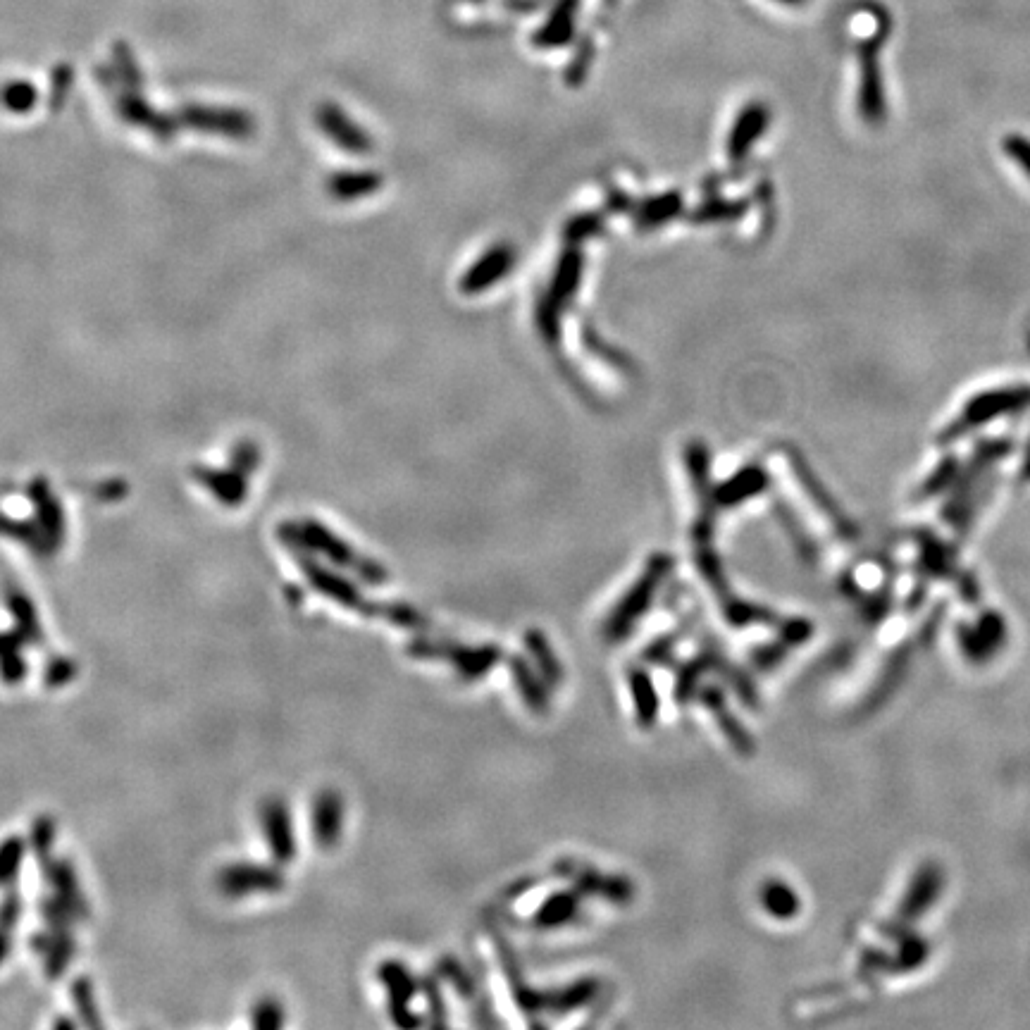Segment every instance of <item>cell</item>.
Here are the masks:
<instances>
[{
	"label": "cell",
	"instance_id": "7c38bea8",
	"mask_svg": "<svg viewBox=\"0 0 1030 1030\" xmlns=\"http://www.w3.org/2000/svg\"><path fill=\"white\" fill-rule=\"evenodd\" d=\"M344 828V799L337 790H322L313 804V837L320 849L339 845Z\"/></svg>",
	"mask_w": 1030,
	"mask_h": 1030
},
{
	"label": "cell",
	"instance_id": "7402d4cb",
	"mask_svg": "<svg viewBox=\"0 0 1030 1030\" xmlns=\"http://www.w3.org/2000/svg\"><path fill=\"white\" fill-rule=\"evenodd\" d=\"M31 501L36 506V520H39V527L43 535L51 539L53 546H60L62 539H65V518H62V506L53 499V494L48 492L43 485H34L31 489Z\"/></svg>",
	"mask_w": 1030,
	"mask_h": 1030
},
{
	"label": "cell",
	"instance_id": "52a82bcc",
	"mask_svg": "<svg viewBox=\"0 0 1030 1030\" xmlns=\"http://www.w3.org/2000/svg\"><path fill=\"white\" fill-rule=\"evenodd\" d=\"M217 887L222 895L241 899L256 892H279L284 887V876L277 866L229 864L217 873Z\"/></svg>",
	"mask_w": 1030,
	"mask_h": 1030
},
{
	"label": "cell",
	"instance_id": "7bdbcfd3",
	"mask_svg": "<svg viewBox=\"0 0 1030 1030\" xmlns=\"http://www.w3.org/2000/svg\"><path fill=\"white\" fill-rule=\"evenodd\" d=\"M74 675H77V666L65 656H55L46 663V682L51 687H60L65 682H70Z\"/></svg>",
	"mask_w": 1030,
	"mask_h": 1030
},
{
	"label": "cell",
	"instance_id": "ab89813d",
	"mask_svg": "<svg viewBox=\"0 0 1030 1030\" xmlns=\"http://www.w3.org/2000/svg\"><path fill=\"white\" fill-rule=\"evenodd\" d=\"M420 990H423V995L427 1000V1009H430V1016H432L430 1019L432 1026H446V1007H444L442 995H439L437 980H432V978L420 980Z\"/></svg>",
	"mask_w": 1030,
	"mask_h": 1030
},
{
	"label": "cell",
	"instance_id": "7dc6e473",
	"mask_svg": "<svg viewBox=\"0 0 1030 1030\" xmlns=\"http://www.w3.org/2000/svg\"><path fill=\"white\" fill-rule=\"evenodd\" d=\"M10 949H12V930L0 926V966L5 964L10 957Z\"/></svg>",
	"mask_w": 1030,
	"mask_h": 1030
},
{
	"label": "cell",
	"instance_id": "74e56055",
	"mask_svg": "<svg viewBox=\"0 0 1030 1030\" xmlns=\"http://www.w3.org/2000/svg\"><path fill=\"white\" fill-rule=\"evenodd\" d=\"M704 668L706 666H704V663H701V659L699 661H692V663H685V666L678 668V680H675V699H678L680 704H685V701L694 694V690H697L699 673Z\"/></svg>",
	"mask_w": 1030,
	"mask_h": 1030
},
{
	"label": "cell",
	"instance_id": "277c9868",
	"mask_svg": "<svg viewBox=\"0 0 1030 1030\" xmlns=\"http://www.w3.org/2000/svg\"><path fill=\"white\" fill-rule=\"evenodd\" d=\"M887 31H890V17L883 8H878V24L871 36L859 43V65H861V86H859V108L861 117L871 124L885 120V89L883 74H880V48H883Z\"/></svg>",
	"mask_w": 1030,
	"mask_h": 1030
},
{
	"label": "cell",
	"instance_id": "4fadbf2b",
	"mask_svg": "<svg viewBox=\"0 0 1030 1030\" xmlns=\"http://www.w3.org/2000/svg\"><path fill=\"white\" fill-rule=\"evenodd\" d=\"M513 260H515V253L511 246L501 244V246L489 248L485 256H482L473 265V268L465 272L461 289L465 291V294H482V291H487L492 284L499 282V279H504L508 272H511Z\"/></svg>",
	"mask_w": 1030,
	"mask_h": 1030
},
{
	"label": "cell",
	"instance_id": "1f68e13d",
	"mask_svg": "<svg viewBox=\"0 0 1030 1030\" xmlns=\"http://www.w3.org/2000/svg\"><path fill=\"white\" fill-rule=\"evenodd\" d=\"M72 1002H74V1007H77L79 1021H82L84 1026H91V1028H101L103 1026L101 1014H98L96 992H93L89 978L74 980V985H72Z\"/></svg>",
	"mask_w": 1030,
	"mask_h": 1030
},
{
	"label": "cell",
	"instance_id": "603a6c76",
	"mask_svg": "<svg viewBox=\"0 0 1030 1030\" xmlns=\"http://www.w3.org/2000/svg\"><path fill=\"white\" fill-rule=\"evenodd\" d=\"M189 113V122H194L196 127L206 129H220V132L229 134H246L251 129V117L244 113H237V110H220V108H186Z\"/></svg>",
	"mask_w": 1030,
	"mask_h": 1030
},
{
	"label": "cell",
	"instance_id": "5bb4252c",
	"mask_svg": "<svg viewBox=\"0 0 1030 1030\" xmlns=\"http://www.w3.org/2000/svg\"><path fill=\"white\" fill-rule=\"evenodd\" d=\"M318 124H320L322 132H327V136H330L334 144L346 148V151H351L356 155H365L372 148V141L368 139V134H365L361 127H356V124H353L344 113H341L337 105H320Z\"/></svg>",
	"mask_w": 1030,
	"mask_h": 1030
},
{
	"label": "cell",
	"instance_id": "d6986e66",
	"mask_svg": "<svg viewBox=\"0 0 1030 1030\" xmlns=\"http://www.w3.org/2000/svg\"><path fill=\"white\" fill-rule=\"evenodd\" d=\"M580 914V892L568 890V892H556L542 907L535 911L532 916V926L549 930V928H561L566 923L575 921V916Z\"/></svg>",
	"mask_w": 1030,
	"mask_h": 1030
},
{
	"label": "cell",
	"instance_id": "3957f363",
	"mask_svg": "<svg viewBox=\"0 0 1030 1030\" xmlns=\"http://www.w3.org/2000/svg\"><path fill=\"white\" fill-rule=\"evenodd\" d=\"M406 651L413 659L449 661L463 680L485 678L489 670L504 659V651H501V647H494V644H485V647H463V644L456 642H444V639L434 642V639L425 637L408 642Z\"/></svg>",
	"mask_w": 1030,
	"mask_h": 1030
},
{
	"label": "cell",
	"instance_id": "ba28073f",
	"mask_svg": "<svg viewBox=\"0 0 1030 1030\" xmlns=\"http://www.w3.org/2000/svg\"><path fill=\"white\" fill-rule=\"evenodd\" d=\"M260 830H263L265 845H268L272 859L277 864H291L296 856V833L291 811L284 799L270 797L260 804Z\"/></svg>",
	"mask_w": 1030,
	"mask_h": 1030
},
{
	"label": "cell",
	"instance_id": "484cf974",
	"mask_svg": "<svg viewBox=\"0 0 1030 1030\" xmlns=\"http://www.w3.org/2000/svg\"><path fill=\"white\" fill-rule=\"evenodd\" d=\"M380 186L382 177L375 175V172H341V175H334L330 179L332 194L337 198H344V201L375 194Z\"/></svg>",
	"mask_w": 1030,
	"mask_h": 1030
},
{
	"label": "cell",
	"instance_id": "83f0119b",
	"mask_svg": "<svg viewBox=\"0 0 1030 1030\" xmlns=\"http://www.w3.org/2000/svg\"><path fill=\"white\" fill-rule=\"evenodd\" d=\"M370 616L387 618L389 623L401 625V628L425 632L430 630V620H427L418 608L411 604H401V601H389V604H370Z\"/></svg>",
	"mask_w": 1030,
	"mask_h": 1030
},
{
	"label": "cell",
	"instance_id": "ac0fdd59",
	"mask_svg": "<svg viewBox=\"0 0 1030 1030\" xmlns=\"http://www.w3.org/2000/svg\"><path fill=\"white\" fill-rule=\"evenodd\" d=\"M628 685L632 699H635V713L639 725H642V728H651V725L656 723V716H659V692H656L649 670H644L642 666L630 668Z\"/></svg>",
	"mask_w": 1030,
	"mask_h": 1030
},
{
	"label": "cell",
	"instance_id": "e575fe53",
	"mask_svg": "<svg viewBox=\"0 0 1030 1030\" xmlns=\"http://www.w3.org/2000/svg\"><path fill=\"white\" fill-rule=\"evenodd\" d=\"M439 976H442L446 983L454 985L456 995H461L463 1000H475L477 997L473 976H470L461 964H456L454 959H442V964H439Z\"/></svg>",
	"mask_w": 1030,
	"mask_h": 1030
},
{
	"label": "cell",
	"instance_id": "f6af8a7d",
	"mask_svg": "<svg viewBox=\"0 0 1030 1030\" xmlns=\"http://www.w3.org/2000/svg\"><path fill=\"white\" fill-rule=\"evenodd\" d=\"M20 921H22V895H17V892L12 890L3 899H0V926L15 930V926Z\"/></svg>",
	"mask_w": 1030,
	"mask_h": 1030
},
{
	"label": "cell",
	"instance_id": "d6a6232c",
	"mask_svg": "<svg viewBox=\"0 0 1030 1030\" xmlns=\"http://www.w3.org/2000/svg\"><path fill=\"white\" fill-rule=\"evenodd\" d=\"M682 210V201L678 194L659 196L654 201H649L647 206L639 210V225L642 227H656L663 225L666 220H673Z\"/></svg>",
	"mask_w": 1030,
	"mask_h": 1030
},
{
	"label": "cell",
	"instance_id": "f35d334b",
	"mask_svg": "<svg viewBox=\"0 0 1030 1030\" xmlns=\"http://www.w3.org/2000/svg\"><path fill=\"white\" fill-rule=\"evenodd\" d=\"M53 840H55V823L48 816L36 818L34 825H31V845H34L39 859L53 854Z\"/></svg>",
	"mask_w": 1030,
	"mask_h": 1030
},
{
	"label": "cell",
	"instance_id": "d4e9b609",
	"mask_svg": "<svg viewBox=\"0 0 1030 1030\" xmlns=\"http://www.w3.org/2000/svg\"><path fill=\"white\" fill-rule=\"evenodd\" d=\"M27 656H24V642L12 632H0V678L8 685H17L27 678Z\"/></svg>",
	"mask_w": 1030,
	"mask_h": 1030
},
{
	"label": "cell",
	"instance_id": "4dcf8cb0",
	"mask_svg": "<svg viewBox=\"0 0 1030 1030\" xmlns=\"http://www.w3.org/2000/svg\"><path fill=\"white\" fill-rule=\"evenodd\" d=\"M580 272H582L580 256H577L575 251L566 253V256H563V260H561V265H558L554 287H551V301H554V303L566 301L568 296L575 291V287H577V279H580Z\"/></svg>",
	"mask_w": 1030,
	"mask_h": 1030
},
{
	"label": "cell",
	"instance_id": "30bf717a",
	"mask_svg": "<svg viewBox=\"0 0 1030 1030\" xmlns=\"http://www.w3.org/2000/svg\"><path fill=\"white\" fill-rule=\"evenodd\" d=\"M377 978L384 983V988L389 992V1014H392V1021L401 1028H415L420 1026L418 1016L411 1014L408 1004L420 990V980L408 971V966L399 964V961H384V964L377 969Z\"/></svg>",
	"mask_w": 1030,
	"mask_h": 1030
},
{
	"label": "cell",
	"instance_id": "f1b7e54d",
	"mask_svg": "<svg viewBox=\"0 0 1030 1030\" xmlns=\"http://www.w3.org/2000/svg\"><path fill=\"white\" fill-rule=\"evenodd\" d=\"M704 701H706V706H711V711L716 713V721L721 723L723 732L730 737L732 744H735V747L740 749V752H749V749H752V740H749L747 732H744L740 725H737L735 718H732L730 713H728V709H725L721 694H718L716 690H706L704 692Z\"/></svg>",
	"mask_w": 1030,
	"mask_h": 1030
},
{
	"label": "cell",
	"instance_id": "836d02e7",
	"mask_svg": "<svg viewBox=\"0 0 1030 1030\" xmlns=\"http://www.w3.org/2000/svg\"><path fill=\"white\" fill-rule=\"evenodd\" d=\"M573 29V12H570V3H566L561 10H556L554 15H551L549 24L539 31L537 43H542V46H561V43H566L568 36L573 34Z\"/></svg>",
	"mask_w": 1030,
	"mask_h": 1030
},
{
	"label": "cell",
	"instance_id": "bcb514c9",
	"mask_svg": "<svg viewBox=\"0 0 1030 1030\" xmlns=\"http://www.w3.org/2000/svg\"><path fill=\"white\" fill-rule=\"evenodd\" d=\"M601 227V222L597 220V217L592 215H585V217H577L575 222H570L566 237L568 239H582V237H589L592 232H597V229Z\"/></svg>",
	"mask_w": 1030,
	"mask_h": 1030
},
{
	"label": "cell",
	"instance_id": "2e32d148",
	"mask_svg": "<svg viewBox=\"0 0 1030 1030\" xmlns=\"http://www.w3.org/2000/svg\"><path fill=\"white\" fill-rule=\"evenodd\" d=\"M5 604H8V613L12 618V630L20 635L22 642L31 644V647L43 644L46 637H43V625L34 601H31L22 589H10V592L5 594Z\"/></svg>",
	"mask_w": 1030,
	"mask_h": 1030
},
{
	"label": "cell",
	"instance_id": "cb8c5ba5",
	"mask_svg": "<svg viewBox=\"0 0 1030 1030\" xmlns=\"http://www.w3.org/2000/svg\"><path fill=\"white\" fill-rule=\"evenodd\" d=\"M766 487V473H761L759 468H747L742 473H737L730 482H725L713 492V499L721 506H735L740 501L749 499L756 492Z\"/></svg>",
	"mask_w": 1030,
	"mask_h": 1030
},
{
	"label": "cell",
	"instance_id": "8fae6325",
	"mask_svg": "<svg viewBox=\"0 0 1030 1030\" xmlns=\"http://www.w3.org/2000/svg\"><path fill=\"white\" fill-rule=\"evenodd\" d=\"M43 876H46L48 883V895H51L55 902H60L70 914L77 918V921H84L89 916V902H86L82 885H79L77 873H74L72 864L67 859H60V856H43Z\"/></svg>",
	"mask_w": 1030,
	"mask_h": 1030
},
{
	"label": "cell",
	"instance_id": "ffe728a7",
	"mask_svg": "<svg viewBox=\"0 0 1030 1030\" xmlns=\"http://www.w3.org/2000/svg\"><path fill=\"white\" fill-rule=\"evenodd\" d=\"M196 480L215 496L220 504L239 506L246 499V480L239 473L229 470H198Z\"/></svg>",
	"mask_w": 1030,
	"mask_h": 1030
},
{
	"label": "cell",
	"instance_id": "60d3db41",
	"mask_svg": "<svg viewBox=\"0 0 1030 1030\" xmlns=\"http://www.w3.org/2000/svg\"><path fill=\"white\" fill-rule=\"evenodd\" d=\"M1004 153L1021 167L1023 175L1030 177V139L1019 134H1011L1004 139Z\"/></svg>",
	"mask_w": 1030,
	"mask_h": 1030
},
{
	"label": "cell",
	"instance_id": "b9f144b4",
	"mask_svg": "<svg viewBox=\"0 0 1030 1030\" xmlns=\"http://www.w3.org/2000/svg\"><path fill=\"white\" fill-rule=\"evenodd\" d=\"M675 644H678V637H673V635L659 637L654 644H649L647 651H644V661L654 663V666H668L675 656Z\"/></svg>",
	"mask_w": 1030,
	"mask_h": 1030
},
{
	"label": "cell",
	"instance_id": "f546056e",
	"mask_svg": "<svg viewBox=\"0 0 1030 1030\" xmlns=\"http://www.w3.org/2000/svg\"><path fill=\"white\" fill-rule=\"evenodd\" d=\"M24 852H27V842L22 837L12 835L0 842V887L15 883L17 873L22 871Z\"/></svg>",
	"mask_w": 1030,
	"mask_h": 1030
},
{
	"label": "cell",
	"instance_id": "9c48e42d",
	"mask_svg": "<svg viewBox=\"0 0 1030 1030\" xmlns=\"http://www.w3.org/2000/svg\"><path fill=\"white\" fill-rule=\"evenodd\" d=\"M561 876L573 880L575 890L580 895H597L611 904H630L635 897V885L632 880L623 876H601L594 868L577 864L573 859H566L556 866Z\"/></svg>",
	"mask_w": 1030,
	"mask_h": 1030
},
{
	"label": "cell",
	"instance_id": "7a4b0ae2",
	"mask_svg": "<svg viewBox=\"0 0 1030 1030\" xmlns=\"http://www.w3.org/2000/svg\"><path fill=\"white\" fill-rule=\"evenodd\" d=\"M673 570V558L666 554H656L644 568V573L639 575V580L628 589L623 599L618 601L616 608L611 611V616L604 623V637L608 642H620L632 632L637 625V620L649 611L651 601L659 594V587L663 580Z\"/></svg>",
	"mask_w": 1030,
	"mask_h": 1030
},
{
	"label": "cell",
	"instance_id": "6da1fadb",
	"mask_svg": "<svg viewBox=\"0 0 1030 1030\" xmlns=\"http://www.w3.org/2000/svg\"><path fill=\"white\" fill-rule=\"evenodd\" d=\"M279 537L291 546V551L301 549L308 554L325 556L339 568H351L368 585H384L389 580L387 570L372 558L358 556L344 539H339L330 527L320 525L318 520H303V523H289L279 527Z\"/></svg>",
	"mask_w": 1030,
	"mask_h": 1030
},
{
	"label": "cell",
	"instance_id": "e0dca14e",
	"mask_svg": "<svg viewBox=\"0 0 1030 1030\" xmlns=\"http://www.w3.org/2000/svg\"><path fill=\"white\" fill-rule=\"evenodd\" d=\"M508 666H511L515 687H518L520 697H523L527 709H530L532 713H537V716H546V713H549L551 699H549V692H546V687H544L542 675L535 673V668H532L530 663L523 659V656H513V659L508 661Z\"/></svg>",
	"mask_w": 1030,
	"mask_h": 1030
},
{
	"label": "cell",
	"instance_id": "4316f807",
	"mask_svg": "<svg viewBox=\"0 0 1030 1030\" xmlns=\"http://www.w3.org/2000/svg\"><path fill=\"white\" fill-rule=\"evenodd\" d=\"M0 532H3L5 537L15 539V542L27 546L34 556H48L55 549L53 542L43 535V530L39 525L24 523V520L0 518Z\"/></svg>",
	"mask_w": 1030,
	"mask_h": 1030
},
{
	"label": "cell",
	"instance_id": "d590c367",
	"mask_svg": "<svg viewBox=\"0 0 1030 1030\" xmlns=\"http://www.w3.org/2000/svg\"><path fill=\"white\" fill-rule=\"evenodd\" d=\"M251 1026L253 1028H282L284 1026V1009L275 997H263L256 1007L251 1011Z\"/></svg>",
	"mask_w": 1030,
	"mask_h": 1030
},
{
	"label": "cell",
	"instance_id": "ee69618b",
	"mask_svg": "<svg viewBox=\"0 0 1030 1030\" xmlns=\"http://www.w3.org/2000/svg\"><path fill=\"white\" fill-rule=\"evenodd\" d=\"M34 89L27 82H15L10 86H5L3 91V101L8 108L12 110H27L31 103H34Z\"/></svg>",
	"mask_w": 1030,
	"mask_h": 1030
},
{
	"label": "cell",
	"instance_id": "c3c4849f",
	"mask_svg": "<svg viewBox=\"0 0 1030 1030\" xmlns=\"http://www.w3.org/2000/svg\"><path fill=\"white\" fill-rule=\"evenodd\" d=\"M778 3H785V5H804L806 0H778Z\"/></svg>",
	"mask_w": 1030,
	"mask_h": 1030
},
{
	"label": "cell",
	"instance_id": "8992f818",
	"mask_svg": "<svg viewBox=\"0 0 1030 1030\" xmlns=\"http://www.w3.org/2000/svg\"><path fill=\"white\" fill-rule=\"evenodd\" d=\"M1030 399V389L1026 387H1007V389H995V392H985L971 399L966 403V408L961 411L957 425H952L949 434H961L969 432L973 427H980L990 423L997 415L1019 411L1021 406H1026Z\"/></svg>",
	"mask_w": 1030,
	"mask_h": 1030
},
{
	"label": "cell",
	"instance_id": "5b68a950",
	"mask_svg": "<svg viewBox=\"0 0 1030 1030\" xmlns=\"http://www.w3.org/2000/svg\"><path fill=\"white\" fill-rule=\"evenodd\" d=\"M294 556H296V563H299L303 577H306L308 585L313 587L315 592L322 594V597L337 601V604H341V606L353 608V611L370 616V601H365V597L358 592V587L353 585L349 577H344V575L334 573V570H330V568L320 566V563L313 558V554H308V551L294 549Z\"/></svg>",
	"mask_w": 1030,
	"mask_h": 1030
},
{
	"label": "cell",
	"instance_id": "44dd1931",
	"mask_svg": "<svg viewBox=\"0 0 1030 1030\" xmlns=\"http://www.w3.org/2000/svg\"><path fill=\"white\" fill-rule=\"evenodd\" d=\"M525 647L530 649V656L532 661H535L537 666V673L542 675V680L546 682V685L551 687H558L563 682V666L561 661H558L556 651L551 649L549 639L544 637L542 630L532 628L525 632Z\"/></svg>",
	"mask_w": 1030,
	"mask_h": 1030
},
{
	"label": "cell",
	"instance_id": "8d00e7d4",
	"mask_svg": "<svg viewBox=\"0 0 1030 1030\" xmlns=\"http://www.w3.org/2000/svg\"><path fill=\"white\" fill-rule=\"evenodd\" d=\"M763 904H766V909L778 918L790 916L794 907H797L792 892L787 890L785 885H768L766 892H763Z\"/></svg>",
	"mask_w": 1030,
	"mask_h": 1030
},
{
	"label": "cell",
	"instance_id": "9a60e30c",
	"mask_svg": "<svg viewBox=\"0 0 1030 1030\" xmlns=\"http://www.w3.org/2000/svg\"><path fill=\"white\" fill-rule=\"evenodd\" d=\"M768 127V108L761 103H749L747 108L742 110L740 117H737L735 127H732L730 141H728V153L732 160H742L747 155L749 148L759 136L766 132Z\"/></svg>",
	"mask_w": 1030,
	"mask_h": 1030
}]
</instances>
